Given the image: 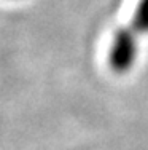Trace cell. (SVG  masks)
<instances>
[{
  "mask_svg": "<svg viewBox=\"0 0 148 150\" xmlns=\"http://www.w3.org/2000/svg\"><path fill=\"white\" fill-rule=\"evenodd\" d=\"M148 35V0H139L132 16V24L116 30L108 62L115 74H126L134 67L139 53V38Z\"/></svg>",
  "mask_w": 148,
  "mask_h": 150,
  "instance_id": "cell-1",
  "label": "cell"
}]
</instances>
